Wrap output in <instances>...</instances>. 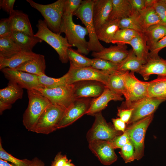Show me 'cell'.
I'll return each instance as SVG.
<instances>
[{
    "label": "cell",
    "instance_id": "obj_1",
    "mask_svg": "<svg viewBox=\"0 0 166 166\" xmlns=\"http://www.w3.org/2000/svg\"><path fill=\"white\" fill-rule=\"evenodd\" d=\"M73 15L63 14L60 27V34L64 33L65 38L72 46L77 47L81 53L87 55L90 52L88 42L85 38L88 34L85 27L76 24L73 20Z\"/></svg>",
    "mask_w": 166,
    "mask_h": 166
},
{
    "label": "cell",
    "instance_id": "obj_2",
    "mask_svg": "<svg viewBox=\"0 0 166 166\" xmlns=\"http://www.w3.org/2000/svg\"><path fill=\"white\" fill-rule=\"evenodd\" d=\"M36 26L38 30L34 36L45 41L53 48L58 53L62 63H67L69 60L67 50L72 46L67 39L50 30L44 20H39Z\"/></svg>",
    "mask_w": 166,
    "mask_h": 166
},
{
    "label": "cell",
    "instance_id": "obj_3",
    "mask_svg": "<svg viewBox=\"0 0 166 166\" xmlns=\"http://www.w3.org/2000/svg\"><path fill=\"white\" fill-rule=\"evenodd\" d=\"M94 0H85L73 15L78 18L85 26L89 36L88 47L89 51L98 52L104 48L98 39L93 19Z\"/></svg>",
    "mask_w": 166,
    "mask_h": 166
},
{
    "label": "cell",
    "instance_id": "obj_4",
    "mask_svg": "<svg viewBox=\"0 0 166 166\" xmlns=\"http://www.w3.org/2000/svg\"><path fill=\"white\" fill-rule=\"evenodd\" d=\"M27 92L28 105L23 115L22 122L27 130L34 132L39 118L51 103L47 98L34 90H28Z\"/></svg>",
    "mask_w": 166,
    "mask_h": 166
},
{
    "label": "cell",
    "instance_id": "obj_5",
    "mask_svg": "<svg viewBox=\"0 0 166 166\" xmlns=\"http://www.w3.org/2000/svg\"><path fill=\"white\" fill-rule=\"evenodd\" d=\"M26 1L41 13L50 30L60 34V27L64 14L65 0H58L47 5L38 3L32 0H26Z\"/></svg>",
    "mask_w": 166,
    "mask_h": 166
},
{
    "label": "cell",
    "instance_id": "obj_6",
    "mask_svg": "<svg viewBox=\"0 0 166 166\" xmlns=\"http://www.w3.org/2000/svg\"><path fill=\"white\" fill-rule=\"evenodd\" d=\"M153 116L154 114L151 115L128 125L126 128L125 131L134 147L135 160H140L144 156L146 132Z\"/></svg>",
    "mask_w": 166,
    "mask_h": 166
},
{
    "label": "cell",
    "instance_id": "obj_7",
    "mask_svg": "<svg viewBox=\"0 0 166 166\" xmlns=\"http://www.w3.org/2000/svg\"><path fill=\"white\" fill-rule=\"evenodd\" d=\"M47 98L52 104L65 110L75 101L73 84H66L53 88L38 87L33 89Z\"/></svg>",
    "mask_w": 166,
    "mask_h": 166
},
{
    "label": "cell",
    "instance_id": "obj_8",
    "mask_svg": "<svg viewBox=\"0 0 166 166\" xmlns=\"http://www.w3.org/2000/svg\"><path fill=\"white\" fill-rule=\"evenodd\" d=\"M111 73L96 69L91 66L77 67L70 62L69 70L65 75L67 84L81 81L93 80L101 82L106 86Z\"/></svg>",
    "mask_w": 166,
    "mask_h": 166
},
{
    "label": "cell",
    "instance_id": "obj_9",
    "mask_svg": "<svg viewBox=\"0 0 166 166\" xmlns=\"http://www.w3.org/2000/svg\"><path fill=\"white\" fill-rule=\"evenodd\" d=\"M166 99L146 97L127 105L122 104V109H133L130 119L127 125H129L142 118L154 114L159 105Z\"/></svg>",
    "mask_w": 166,
    "mask_h": 166
},
{
    "label": "cell",
    "instance_id": "obj_10",
    "mask_svg": "<svg viewBox=\"0 0 166 166\" xmlns=\"http://www.w3.org/2000/svg\"><path fill=\"white\" fill-rule=\"evenodd\" d=\"M65 110L60 106L50 103L39 118L34 132L48 134L57 130Z\"/></svg>",
    "mask_w": 166,
    "mask_h": 166
},
{
    "label": "cell",
    "instance_id": "obj_11",
    "mask_svg": "<svg viewBox=\"0 0 166 166\" xmlns=\"http://www.w3.org/2000/svg\"><path fill=\"white\" fill-rule=\"evenodd\" d=\"M94 116V123L86 135L89 143L94 140L110 141L116 136L123 134V132L116 130L113 125L106 122L101 112Z\"/></svg>",
    "mask_w": 166,
    "mask_h": 166
},
{
    "label": "cell",
    "instance_id": "obj_12",
    "mask_svg": "<svg viewBox=\"0 0 166 166\" xmlns=\"http://www.w3.org/2000/svg\"><path fill=\"white\" fill-rule=\"evenodd\" d=\"M128 94V99L122 103L127 105L130 103L148 97V82H144L138 79L134 73L129 71L122 72Z\"/></svg>",
    "mask_w": 166,
    "mask_h": 166
},
{
    "label": "cell",
    "instance_id": "obj_13",
    "mask_svg": "<svg viewBox=\"0 0 166 166\" xmlns=\"http://www.w3.org/2000/svg\"><path fill=\"white\" fill-rule=\"evenodd\" d=\"M92 99L89 98L76 99L65 110L59 123L57 129L66 127L74 122L84 115L88 110Z\"/></svg>",
    "mask_w": 166,
    "mask_h": 166
},
{
    "label": "cell",
    "instance_id": "obj_14",
    "mask_svg": "<svg viewBox=\"0 0 166 166\" xmlns=\"http://www.w3.org/2000/svg\"><path fill=\"white\" fill-rule=\"evenodd\" d=\"M1 70L9 81L15 82L22 89L31 90L40 86L37 75L9 68Z\"/></svg>",
    "mask_w": 166,
    "mask_h": 166
},
{
    "label": "cell",
    "instance_id": "obj_15",
    "mask_svg": "<svg viewBox=\"0 0 166 166\" xmlns=\"http://www.w3.org/2000/svg\"><path fill=\"white\" fill-rule=\"evenodd\" d=\"M89 147L104 165H110L117 160L115 149L109 141L94 140L89 143Z\"/></svg>",
    "mask_w": 166,
    "mask_h": 166
},
{
    "label": "cell",
    "instance_id": "obj_16",
    "mask_svg": "<svg viewBox=\"0 0 166 166\" xmlns=\"http://www.w3.org/2000/svg\"><path fill=\"white\" fill-rule=\"evenodd\" d=\"M73 84L76 99L97 97L103 93L106 86L101 82L93 80L79 81Z\"/></svg>",
    "mask_w": 166,
    "mask_h": 166
},
{
    "label": "cell",
    "instance_id": "obj_17",
    "mask_svg": "<svg viewBox=\"0 0 166 166\" xmlns=\"http://www.w3.org/2000/svg\"><path fill=\"white\" fill-rule=\"evenodd\" d=\"M123 99L121 95L114 92L106 86L104 91L100 96L92 99L86 114L94 116L105 109L110 101H121Z\"/></svg>",
    "mask_w": 166,
    "mask_h": 166
},
{
    "label": "cell",
    "instance_id": "obj_18",
    "mask_svg": "<svg viewBox=\"0 0 166 166\" xmlns=\"http://www.w3.org/2000/svg\"><path fill=\"white\" fill-rule=\"evenodd\" d=\"M126 45H111L104 48L99 52H93L92 56L94 58L103 59L119 64L127 56L128 53Z\"/></svg>",
    "mask_w": 166,
    "mask_h": 166
},
{
    "label": "cell",
    "instance_id": "obj_19",
    "mask_svg": "<svg viewBox=\"0 0 166 166\" xmlns=\"http://www.w3.org/2000/svg\"><path fill=\"white\" fill-rule=\"evenodd\" d=\"M139 73L145 80H148L152 74L166 76V59L148 56L146 62L142 65Z\"/></svg>",
    "mask_w": 166,
    "mask_h": 166
},
{
    "label": "cell",
    "instance_id": "obj_20",
    "mask_svg": "<svg viewBox=\"0 0 166 166\" xmlns=\"http://www.w3.org/2000/svg\"><path fill=\"white\" fill-rule=\"evenodd\" d=\"M113 0H94L93 19L96 31L108 20Z\"/></svg>",
    "mask_w": 166,
    "mask_h": 166
},
{
    "label": "cell",
    "instance_id": "obj_21",
    "mask_svg": "<svg viewBox=\"0 0 166 166\" xmlns=\"http://www.w3.org/2000/svg\"><path fill=\"white\" fill-rule=\"evenodd\" d=\"M8 18L12 32H20L30 36H34V34L27 14L21 11L14 10L10 14Z\"/></svg>",
    "mask_w": 166,
    "mask_h": 166
},
{
    "label": "cell",
    "instance_id": "obj_22",
    "mask_svg": "<svg viewBox=\"0 0 166 166\" xmlns=\"http://www.w3.org/2000/svg\"><path fill=\"white\" fill-rule=\"evenodd\" d=\"M132 49L137 58L145 63L149 54L147 40L144 33L138 32L129 42Z\"/></svg>",
    "mask_w": 166,
    "mask_h": 166
},
{
    "label": "cell",
    "instance_id": "obj_23",
    "mask_svg": "<svg viewBox=\"0 0 166 166\" xmlns=\"http://www.w3.org/2000/svg\"><path fill=\"white\" fill-rule=\"evenodd\" d=\"M45 69L44 56L38 54L36 57L25 62L14 69L39 76L45 74Z\"/></svg>",
    "mask_w": 166,
    "mask_h": 166
},
{
    "label": "cell",
    "instance_id": "obj_24",
    "mask_svg": "<svg viewBox=\"0 0 166 166\" xmlns=\"http://www.w3.org/2000/svg\"><path fill=\"white\" fill-rule=\"evenodd\" d=\"M33 52L22 51L9 58H0V70L5 68L15 69L24 63L36 57Z\"/></svg>",
    "mask_w": 166,
    "mask_h": 166
},
{
    "label": "cell",
    "instance_id": "obj_25",
    "mask_svg": "<svg viewBox=\"0 0 166 166\" xmlns=\"http://www.w3.org/2000/svg\"><path fill=\"white\" fill-rule=\"evenodd\" d=\"M23 89L14 82L9 81L6 87L0 89V101L12 104L22 98Z\"/></svg>",
    "mask_w": 166,
    "mask_h": 166
},
{
    "label": "cell",
    "instance_id": "obj_26",
    "mask_svg": "<svg viewBox=\"0 0 166 166\" xmlns=\"http://www.w3.org/2000/svg\"><path fill=\"white\" fill-rule=\"evenodd\" d=\"M11 39L23 50L32 52L34 47L42 41L35 37L28 35L24 33L14 31L10 37Z\"/></svg>",
    "mask_w": 166,
    "mask_h": 166
},
{
    "label": "cell",
    "instance_id": "obj_27",
    "mask_svg": "<svg viewBox=\"0 0 166 166\" xmlns=\"http://www.w3.org/2000/svg\"><path fill=\"white\" fill-rule=\"evenodd\" d=\"M132 14L129 0H113L112 10L108 20H120Z\"/></svg>",
    "mask_w": 166,
    "mask_h": 166
},
{
    "label": "cell",
    "instance_id": "obj_28",
    "mask_svg": "<svg viewBox=\"0 0 166 166\" xmlns=\"http://www.w3.org/2000/svg\"><path fill=\"white\" fill-rule=\"evenodd\" d=\"M119 20H108L97 31V38L99 40L107 43H112L117 32L120 29Z\"/></svg>",
    "mask_w": 166,
    "mask_h": 166
},
{
    "label": "cell",
    "instance_id": "obj_29",
    "mask_svg": "<svg viewBox=\"0 0 166 166\" xmlns=\"http://www.w3.org/2000/svg\"><path fill=\"white\" fill-rule=\"evenodd\" d=\"M106 87L117 94L123 95L125 98V101L128 100V94L122 72L116 71L111 73Z\"/></svg>",
    "mask_w": 166,
    "mask_h": 166
},
{
    "label": "cell",
    "instance_id": "obj_30",
    "mask_svg": "<svg viewBox=\"0 0 166 166\" xmlns=\"http://www.w3.org/2000/svg\"><path fill=\"white\" fill-rule=\"evenodd\" d=\"M144 64L142 61L137 58L132 49L128 50L126 57L118 64L117 71L121 72L130 71L139 73Z\"/></svg>",
    "mask_w": 166,
    "mask_h": 166
},
{
    "label": "cell",
    "instance_id": "obj_31",
    "mask_svg": "<svg viewBox=\"0 0 166 166\" xmlns=\"http://www.w3.org/2000/svg\"><path fill=\"white\" fill-rule=\"evenodd\" d=\"M148 82V97L166 99V76H158Z\"/></svg>",
    "mask_w": 166,
    "mask_h": 166
},
{
    "label": "cell",
    "instance_id": "obj_32",
    "mask_svg": "<svg viewBox=\"0 0 166 166\" xmlns=\"http://www.w3.org/2000/svg\"><path fill=\"white\" fill-rule=\"evenodd\" d=\"M149 49L159 40L166 35V26L157 24L148 27L144 32Z\"/></svg>",
    "mask_w": 166,
    "mask_h": 166
},
{
    "label": "cell",
    "instance_id": "obj_33",
    "mask_svg": "<svg viewBox=\"0 0 166 166\" xmlns=\"http://www.w3.org/2000/svg\"><path fill=\"white\" fill-rule=\"evenodd\" d=\"M22 51L10 37H0V58H9Z\"/></svg>",
    "mask_w": 166,
    "mask_h": 166
},
{
    "label": "cell",
    "instance_id": "obj_34",
    "mask_svg": "<svg viewBox=\"0 0 166 166\" xmlns=\"http://www.w3.org/2000/svg\"><path fill=\"white\" fill-rule=\"evenodd\" d=\"M120 29H128L137 32L144 33L139 12L132 13L129 17L119 20Z\"/></svg>",
    "mask_w": 166,
    "mask_h": 166
},
{
    "label": "cell",
    "instance_id": "obj_35",
    "mask_svg": "<svg viewBox=\"0 0 166 166\" xmlns=\"http://www.w3.org/2000/svg\"><path fill=\"white\" fill-rule=\"evenodd\" d=\"M139 14L144 32L152 26L163 24L153 7L145 8Z\"/></svg>",
    "mask_w": 166,
    "mask_h": 166
},
{
    "label": "cell",
    "instance_id": "obj_36",
    "mask_svg": "<svg viewBox=\"0 0 166 166\" xmlns=\"http://www.w3.org/2000/svg\"><path fill=\"white\" fill-rule=\"evenodd\" d=\"M67 54L70 62L74 66L78 67L91 66L92 59L83 56L71 47L68 49Z\"/></svg>",
    "mask_w": 166,
    "mask_h": 166
},
{
    "label": "cell",
    "instance_id": "obj_37",
    "mask_svg": "<svg viewBox=\"0 0 166 166\" xmlns=\"http://www.w3.org/2000/svg\"><path fill=\"white\" fill-rule=\"evenodd\" d=\"M138 32L130 29H120L116 34L111 43L117 45L129 44Z\"/></svg>",
    "mask_w": 166,
    "mask_h": 166
},
{
    "label": "cell",
    "instance_id": "obj_38",
    "mask_svg": "<svg viewBox=\"0 0 166 166\" xmlns=\"http://www.w3.org/2000/svg\"><path fill=\"white\" fill-rule=\"evenodd\" d=\"M38 76L40 85L39 87L51 89L67 84L65 75L58 78L50 77L45 74Z\"/></svg>",
    "mask_w": 166,
    "mask_h": 166
},
{
    "label": "cell",
    "instance_id": "obj_39",
    "mask_svg": "<svg viewBox=\"0 0 166 166\" xmlns=\"http://www.w3.org/2000/svg\"><path fill=\"white\" fill-rule=\"evenodd\" d=\"M92 60L91 66L96 69L110 73L117 71L118 64L101 58H94Z\"/></svg>",
    "mask_w": 166,
    "mask_h": 166
},
{
    "label": "cell",
    "instance_id": "obj_40",
    "mask_svg": "<svg viewBox=\"0 0 166 166\" xmlns=\"http://www.w3.org/2000/svg\"><path fill=\"white\" fill-rule=\"evenodd\" d=\"M0 159L11 162L17 166H28L27 159H18L9 153L3 148L0 138Z\"/></svg>",
    "mask_w": 166,
    "mask_h": 166
},
{
    "label": "cell",
    "instance_id": "obj_41",
    "mask_svg": "<svg viewBox=\"0 0 166 166\" xmlns=\"http://www.w3.org/2000/svg\"><path fill=\"white\" fill-rule=\"evenodd\" d=\"M121 149V150L119 153L125 163H130L135 160L134 147L130 141L124 145Z\"/></svg>",
    "mask_w": 166,
    "mask_h": 166
},
{
    "label": "cell",
    "instance_id": "obj_42",
    "mask_svg": "<svg viewBox=\"0 0 166 166\" xmlns=\"http://www.w3.org/2000/svg\"><path fill=\"white\" fill-rule=\"evenodd\" d=\"M153 7L162 24L166 26V3L164 0H156Z\"/></svg>",
    "mask_w": 166,
    "mask_h": 166
},
{
    "label": "cell",
    "instance_id": "obj_43",
    "mask_svg": "<svg viewBox=\"0 0 166 166\" xmlns=\"http://www.w3.org/2000/svg\"><path fill=\"white\" fill-rule=\"evenodd\" d=\"M82 1L81 0H65L64 14L73 15L74 13L79 8Z\"/></svg>",
    "mask_w": 166,
    "mask_h": 166
},
{
    "label": "cell",
    "instance_id": "obj_44",
    "mask_svg": "<svg viewBox=\"0 0 166 166\" xmlns=\"http://www.w3.org/2000/svg\"><path fill=\"white\" fill-rule=\"evenodd\" d=\"M130 141L129 136L125 131L121 135L115 137L110 141L114 148H121L124 145Z\"/></svg>",
    "mask_w": 166,
    "mask_h": 166
},
{
    "label": "cell",
    "instance_id": "obj_45",
    "mask_svg": "<svg viewBox=\"0 0 166 166\" xmlns=\"http://www.w3.org/2000/svg\"><path fill=\"white\" fill-rule=\"evenodd\" d=\"M12 31L9 18L1 19L0 21V37H10Z\"/></svg>",
    "mask_w": 166,
    "mask_h": 166
},
{
    "label": "cell",
    "instance_id": "obj_46",
    "mask_svg": "<svg viewBox=\"0 0 166 166\" xmlns=\"http://www.w3.org/2000/svg\"><path fill=\"white\" fill-rule=\"evenodd\" d=\"M165 47H166V35L159 40L150 49L149 56L152 57H158L159 52Z\"/></svg>",
    "mask_w": 166,
    "mask_h": 166
},
{
    "label": "cell",
    "instance_id": "obj_47",
    "mask_svg": "<svg viewBox=\"0 0 166 166\" xmlns=\"http://www.w3.org/2000/svg\"><path fill=\"white\" fill-rule=\"evenodd\" d=\"M132 110L133 109H132L119 108L118 109L117 115L127 124L131 117Z\"/></svg>",
    "mask_w": 166,
    "mask_h": 166
},
{
    "label": "cell",
    "instance_id": "obj_48",
    "mask_svg": "<svg viewBox=\"0 0 166 166\" xmlns=\"http://www.w3.org/2000/svg\"><path fill=\"white\" fill-rule=\"evenodd\" d=\"M132 13L139 12L145 8L144 0H129Z\"/></svg>",
    "mask_w": 166,
    "mask_h": 166
},
{
    "label": "cell",
    "instance_id": "obj_49",
    "mask_svg": "<svg viewBox=\"0 0 166 166\" xmlns=\"http://www.w3.org/2000/svg\"><path fill=\"white\" fill-rule=\"evenodd\" d=\"M15 1V0H0V8L10 14L14 10V7Z\"/></svg>",
    "mask_w": 166,
    "mask_h": 166
},
{
    "label": "cell",
    "instance_id": "obj_50",
    "mask_svg": "<svg viewBox=\"0 0 166 166\" xmlns=\"http://www.w3.org/2000/svg\"><path fill=\"white\" fill-rule=\"evenodd\" d=\"M68 160L65 155L59 152L56 155L52 163L54 166H64Z\"/></svg>",
    "mask_w": 166,
    "mask_h": 166
},
{
    "label": "cell",
    "instance_id": "obj_51",
    "mask_svg": "<svg viewBox=\"0 0 166 166\" xmlns=\"http://www.w3.org/2000/svg\"><path fill=\"white\" fill-rule=\"evenodd\" d=\"M112 121L114 127L116 130L123 133L125 132L126 128V124L121 118H113Z\"/></svg>",
    "mask_w": 166,
    "mask_h": 166
},
{
    "label": "cell",
    "instance_id": "obj_52",
    "mask_svg": "<svg viewBox=\"0 0 166 166\" xmlns=\"http://www.w3.org/2000/svg\"><path fill=\"white\" fill-rule=\"evenodd\" d=\"M28 166H44V163L37 157L30 160L27 159Z\"/></svg>",
    "mask_w": 166,
    "mask_h": 166
},
{
    "label": "cell",
    "instance_id": "obj_53",
    "mask_svg": "<svg viewBox=\"0 0 166 166\" xmlns=\"http://www.w3.org/2000/svg\"><path fill=\"white\" fill-rule=\"evenodd\" d=\"M11 104L0 101V114L2 115L3 112L7 109H10L12 107Z\"/></svg>",
    "mask_w": 166,
    "mask_h": 166
},
{
    "label": "cell",
    "instance_id": "obj_54",
    "mask_svg": "<svg viewBox=\"0 0 166 166\" xmlns=\"http://www.w3.org/2000/svg\"><path fill=\"white\" fill-rule=\"evenodd\" d=\"M156 0H144L145 8L153 7Z\"/></svg>",
    "mask_w": 166,
    "mask_h": 166
},
{
    "label": "cell",
    "instance_id": "obj_55",
    "mask_svg": "<svg viewBox=\"0 0 166 166\" xmlns=\"http://www.w3.org/2000/svg\"><path fill=\"white\" fill-rule=\"evenodd\" d=\"M0 166H17L13 164H10L7 161L0 159Z\"/></svg>",
    "mask_w": 166,
    "mask_h": 166
},
{
    "label": "cell",
    "instance_id": "obj_56",
    "mask_svg": "<svg viewBox=\"0 0 166 166\" xmlns=\"http://www.w3.org/2000/svg\"><path fill=\"white\" fill-rule=\"evenodd\" d=\"M71 160H69L64 166H75L74 164L71 162Z\"/></svg>",
    "mask_w": 166,
    "mask_h": 166
},
{
    "label": "cell",
    "instance_id": "obj_57",
    "mask_svg": "<svg viewBox=\"0 0 166 166\" xmlns=\"http://www.w3.org/2000/svg\"><path fill=\"white\" fill-rule=\"evenodd\" d=\"M51 166H54L53 164L52 163V164H51Z\"/></svg>",
    "mask_w": 166,
    "mask_h": 166
},
{
    "label": "cell",
    "instance_id": "obj_58",
    "mask_svg": "<svg viewBox=\"0 0 166 166\" xmlns=\"http://www.w3.org/2000/svg\"><path fill=\"white\" fill-rule=\"evenodd\" d=\"M164 1L166 3V0H164Z\"/></svg>",
    "mask_w": 166,
    "mask_h": 166
}]
</instances>
